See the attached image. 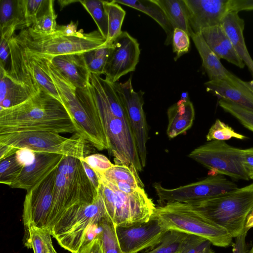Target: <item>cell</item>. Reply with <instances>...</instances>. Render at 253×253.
<instances>
[{"mask_svg":"<svg viewBox=\"0 0 253 253\" xmlns=\"http://www.w3.org/2000/svg\"><path fill=\"white\" fill-rule=\"evenodd\" d=\"M83 159L96 172L98 175H103L114 165L106 156L101 154L89 155L83 158Z\"/></svg>","mask_w":253,"mask_h":253,"instance_id":"cell-44","label":"cell"},{"mask_svg":"<svg viewBox=\"0 0 253 253\" xmlns=\"http://www.w3.org/2000/svg\"><path fill=\"white\" fill-rule=\"evenodd\" d=\"M103 3L108 21V34L105 45H110L123 32L121 28L126 12L114 0H103Z\"/></svg>","mask_w":253,"mask_h":253,"instance_id":"cell-32","label":"cell"},{"mask_svg":"<svg viewBox=\"0 0 253 253\" xmlns=\"http://www.w3.org/2000/svg\"><path fill=\"white\" fill-rule=\"evenodd\" d=\"M221 26L230 39L236 52L253 76V60L249 54L243 35L244 20L238 13H228L223 19Z\"/></svg>","mask_w":253,"mask_h":253,"instance_id":"cell-26","label":"cell"},{"mask_svg":"<svg viewBox=\"0 0 253 253\" xmlns=\"http://www.w3.org/2000/svg\"><path fill=\"white\" fill-rule=\"evenodd\" d=\"M201 34L207 44L219 59L243 69L245 64L239 56L221 25L203 29Z\"/></svg>","mask_w":253,"mask_h":253,"instance_id":"cell-21","label":"cell"},{"mask_svg":"<svg viewBox=\"0 0 253 253\" xmlns=\"http://www.w3.org/2000/svg\"><path fill=\"white\" fill-rule=\"evenodd\" d=\"M97 236L100 239L104 253H124L117 238L116 227L106 216L99 223Z\"/></svg>","mask_w":253,"mask_h":253,"instance_id":"cell-33","label":"cell"},{"mask_svg":"<svg viewBox=\"0 0 253 253\" xmlns=\"http://www.w3.org/2000/svg\"><path fill=\"white\" fill-rule=\"evenodd\" d=\"M57 168L27 191L22 215L25 227L32 225L47 229Z\"/></svg>","mask_w":253,"mask_h":253,"instance_id":"cell-13","label":"cell"},{"mask_svg":"<svg viewBox=\"0 0 253 253\" xmlns=\"http://www.w3.org/2000/svg\"><path fill=\"white\" fill-rule=\"evenodd\" d=\"M54 0H50L49 4L44 11L36 20L30 27L40 33L49 34L55 32L57 26V14L54 8Z\"/></svg>","mask_w":253,"mask_h":253,"instance_id":"cell-38","label":"cell"},{"mask_svg":"<svg viewBox=\"0 0 253 253\" xmlns=\"http://www.w3.org/2000/svg\"><path fill=\"white\" fill-rule=\"evenodd\" d=\"M187 203L235 238L245 231L247 218L253 209V183L212 198Z\"/></svg>","mask_w":253,"mask_h":253,"instance_id":"cell-4","label":"cell"},{"mask_svg":"<svg viewBox=\"0 0 253 253\" xmlns=\"http://www.w3.org/2000/svg\"><path fill=\"white\" fill-rule=\"evenodd\" d=\"M248 253H253V244L251 250L248 252Z\"/></svg>","mask_w":253,"mask_h":253,"instance_id":"cell-58","label":"cell"},{"mask_svg":"<svg viewBox=\"0 0 253 253\" xmlns=\"http://www.w3.org/2000/svg\"><path fill=\"white\" fill-rule=\"evenodd\" d=\"M205 85L208 92L219 99L229 101L253 112V94L247 88L223 80H209Z\"/></svg>","mask_w":253,"mask_h":253,"instance_id":"cell-24","label":"cell"},{"mask_svg":"<svg viewBox=\"0 0 253 253\" xmlns=\"http://www.w3.org/2000/svg\"><path fill=\"white\" fill-rule=\"evenodd\" d=\"M246 85L247 89L253 94V79L249 82H246Z\"/></svg>","mask_w":253,"mask_h":253,"instance_id":"cell-56","label":"cell"},{"mask_svg":"<svg viewBox=\"0 0 253 253\" xmlns=\"http://www.w3.org/2000/svg\"><path fill=\"white\" fill-rule=\"evenodd\" d=\"M79 2L83 6L93 18L98 31L106 39L108 34L107 16L104 9L103 0H83Z\"/></svg>","mask_w":253,"mask_h":253,"instance_id":"cell-37","label":"cell"},{"mask_svg":"<svg viewBox=\"0 0 253 253\" xmlns=\"http://www.w3.org/2000/svg\"><path fill=\"white\" fill-rule=\"evenodd\" d=\"M189 37L185 31L179 28L174 29L171 42L173 51L176 54L175 61L188 52L190 44Z\"/></svg>","mask_w":253,"mask_h":253,"instance_id":"cell-43","label":"cell"},{"mask_svg":"<svg viewBox=\"0 0 253 253\" xmlns=\"http://www.w3.org/2000/svg\"><path fill=\"white\" fill-rule=\"evenodd\" d=\"M82 165L84 169L85 173L90 181L92 184L95 190L98 192L100 185V181L99 176L96 172L85 162L83 158H80Z\"/></svg>","mask_w":253,"mask_h":253,"instance_id":"cell-52","label":"cell"},{"mask_svg":"<svg viewBox=\"0 0 253 253\" xmlns=\"http://www.w3.org/2000/svg\"><path fill=\"white\" fill-rule=\"evenodd\" d=\"M112 44H105L97 48L84 52L85 61L90 73L104 74V68L112 49Z\"/></svg>","mask_w":253,"mask_h":253,"instance_id":"cell-36","label":"cell"},{"mask_svg":"<svg viewBox=\"0 0 253 253\" xmlns=\"http://www.w3.org/2000/svg\"><path fill=\"white\" fill-rule=\"evenodd\" d=\"M50 0H24L26 28L31 27L48 6Z\"/></svg>","mask_w":253,"mask_h":253,"instance_id":"cell-42","label":"cell"},{"mask_svg":"<svg viewBox=\"0 0 253 253\" xmlns=\"http://www.w3.org/2000/svg\"><path fill=\"white\" fill-rule=\"evenodd\" d=\"M57 1L59 3V5H60L61 10H62V9L64 7L66 6L67 5H68L72 3L76 2H79V0H58Z\"/></svg>","mask_w":253,"mask_h":253,"instance_id":"cell-55","label":"cell"},{"mask_svg":"<svg viewBox=\"0 0 253 253\" xmlns=\"http://www.w3.org/2000/svg\"><path fill=\"white\" fill-rule=\"evenodd\" d=\"M78 21L76 23L73 21L67 25H57L56 31L66 35L71 36L77 34Z\"/></svg>","mask_w":253,"mask_h":253,"instance_id":"cell-53","label":"cell"},{"mask_svg":"<svg viewBox=\"0 0 253 253\" xmlns=\"http://www.w3.org/2000/svg\"><path fill=\"white\" fill-rule=\"evenodd\" d=\"M187 95V93H183L181 99L168 109V125L166 132L170 138L185 132L192 126L195 109Z\"/></svg>","mask_w":253,"mask_h":253,"instance_id":"cell-23","label":"cell"},{"mask_svg":"<svg viewBox=\"0 0 253 253\" xmlns=\"http://www.w3.org/2000/svg\"><path fill=\"white\" fill-rule=\"evenodd\" d=\"M0 80V110L21 104L39 91L14 80L2 67Z\"/></svg>","mask_w":253,"mask_h":253,"instance_id":"cell-22","label":"cell"},{"mask_svg":"<svg viewBox=\"0 0 253 253\" xmlns=\"http://www.w3.org/2000/svg\"><path fill=\"white\" fill-rule=\"evenodd\" d=\"M0 144L12 150L27 148L35 152L62 155L78 159L84 158L93 147L84 137L75 133L71 137L49 131H25L0 134Z\"/></svg>","mask_w":253,"mask_h":253,"instance_id":"cell-8","label":"cell"},{"mask_svg":"<svg viewBox=\"0 0 253 253\" xmlns=\"http://www.w3.org/2000/svg\"><path fill=\"white\" fill-rule=\"evenodd\" d=\"M68 182L66 177L57 170L53 192V200L47 229L49 231L67 209Z\"/></svg>","mask_w":253,"mask_h":253,"instance_id":"cell-29","label":"cell"},{"mask_svg":"<svg viewBox=\"0 0 253 253\" xmlns=\"http://www.w3.org/2000/svg\"><path fill=\"white\" fill-rule=\"evenodd\" d=\"M84 53L62 55L50 59L52 65L76 88H84L90 84L89 72Z\"/></svg>","mask_w":253,"mask_h":253,"instance_id":"cell-19","label":"cell"},{"mask_svg":"<svg viewBox=\"0 0 253 253\" xmlns=\"http://www.w3.org/2000/svg\"><path fill=\"white\" fill-rule=\"evenodd\" d=\"M190 236L176 231H169L158 245L144 253H180Z\"/></svg>","mask_w":253,"mask_h":253,"instance_id":"cell-34","label":"cell"},{"mask_svg":"<svg viewBox=\"0 0 253 253\" xmlns=\"http://www.w3.org/2000/svg\"><path fill=\"white\" fill-rule=\"evenodd\" d=\"M203 253H215L214 251L212 250L211 248H210L206 250Z\"/></svg>","mask_w":253,"mask_h":253,"instance_id":"cell-57","label":"cell"},{"mask_svg":"<svg viewBox=\"0 0 253 253\" xmlns=\"http://www.w3.org/2000/svg\"><path fill=\"white\" fill-rule=\"evenodd\" d=\"M189 23L194 33L205 28L220 25L228 13V0H184Z\"/></svg>","mask_w":253,"mask_h":253,"instance_id":"cell-17","label":"cell"},{"mask_svg":"<svg viewBox=\"0 0 253 253\" xmlns=\"http://www.w3.org/2000/svg\"><path fill=\"white\" fill-rule=\"evenodd\" d=\"M8 41L0 38V67L7 70V65L10 64V50Z\"/></svg>","mask_w":253,"mask_h":253,"instance_id":"cell-47","label":"cell"},{"mask_svg":"<svg viewBox=\"0 0 253 253\" xmlns=\"http://www.w3.org/2000/svg\"><path fill=\"white\" fill-rule=\"evenodd\" d=\"M51 79L60 100L81 128L84 137L99 150L110 149V144L105 130L93 94L88 90L73 86L52 65L48 63Z\"/></svg>","mask_w":253,"mask_h":253,"instance_id":"cell-2","label":"cell"},{"mask_svg":"<svg viewBox=\"0 0 253 253\" xmlns=\"http://www.w3.org/2000/svg\"><path fill=\"white\" fill-rule=\"evenodd\" d=\"M65 157L53 153L35 152L33 163L23 168L10 187L29 191L44 177L57 169Z\"/></svg>","mask_w":253,"mask_h":253,"instance_id":"cell-18","label":"cell"},{"mask_svg":"<svg viewBox=\"0 0 253 253\" xmlns=\"http://www.w3.org/2000/svg\"><path fill=\"white\" fill-rule=\"evenodd\" d=\"M193 42L202 60V65L210 81L223 80L238 86H245V81L227 70L220 59L212 51L204 41L201 33L190 34Z\"/></svg>","mask_w":253,"mask_h":253,"instance_id":"cell-20","label":"cell"},{"mask_svg":"<svg viewBox=\"0 0 253 253\" xmlns=\"http://www.w3.org/2000/svg\"><path fill=\"white\" fill-rule=\"evenodd\" d=\"M122 4L138 10L153 19L163 29L167 35L166 44L172 42L173 29L165 12L154 0H114Z\"/></svg>","mask_w":253,"mask_h":253,"instance_id":"cell-28","label":"cell"},{"mask_svg":"<svg viewBox=\"0 0 253 253\" xmlns=\"http://www.w3.org/2000/svg\"><path fill=\"white\" fill-rule=\"evenodd\" d=\"M12 38L32 53L50 59L62 55L84 53L102 46L106 42L98 31L84 33L81 30L68 36L56 30L52 34H42L30 27L21 30Z\"/></svg>","mask_w":253,"mask_h":253,"instance_id":"cell-6","label":"cell"},{"mask_svg":"<svg viewBox=\"0 0 253 253\" xmlns=\"http://www.w3.org/2000/svg\"><path fill=\"white\" fill-rule=\"evenodd\" d=\"M24 166L17 159L15 153L0 161V182L9 186L18 176Z\"/></svg>","mask_w":253,"mask_h":253,"instance_id":"cell-39","label":"cell"},{"mask_svg":"<svg viewBox=\"0 0 253 253\" xmlns=\"http://www.w3.org/2000/svg\"><path fill=\"white\" fill-rule=\"evenodd\" d=\"M243 164L250 179L253 180V147L244 149Z\"/></svg>","mask_w":253,"mask_h":253,"instance_id":"cell-51","label":"cell"},{"mask_svg":"<svg viewBox=\"0 0 253 253\" xmlns=\"http://www.w3.org/2000/svg\"><path fill=\"white\" fill-rule=\"evenodd\" d=\"M153 216L168 231H176L199 236L218 247L232 246L233 237L226 229L210 220L188 203L164 204L156 208Z\"/></svg>","mask_w":253,"mask_h":253,"instance_id":"cell-3","label":"cell"},{"mask_svg":"<svg viewBox=\"0 0 253 253\" xmlns=\"http://www.w3.org/2000/svg\"><path fill=\"white\" fill-rule=\"evenodd\" d=\"M228 13L253 10V0H228Z\"/></svg>","mask_w":253,"mask_h":253,"instance_id":"cell-46","label":"cell"},{"mask_svg":"<svg viewBox=\"0 0 253 253\" xmlns=\"http://www.w3.org/2000/svg\"><path fill=\"white\" fill-rule=\"evenodd\" d=\"M100 176L110 181H122L135 186L144 187L139 176L138 171L133 167L114 164L103 175Z\"/></svg>","mask_w":253,"mask_h":253,"instance_id":"cell-35","label":"cell"},{"mask_svg":"<svg viewBox=\"0 0 253 253\" xmlns=\"http://www.w3.org/2000/svg\"><path fill=\"white\" fill-rule=\"evenodd\" d=\"M26 229L25 245L34 253H57L53 246L51 235L46 228L30 225Z\"/></svg>","mask_w":253,"mask_h":253,"instance_id":"cell-31","label":"cell"},{"mask_svg":"<svg viewBox=\"0 0 253 253\" xmlns=\"http://www.w3.org/2000/svg\"><path fill=\"white\" fill-rule=\"evenodd\" d=\"M119 243L124 253H138L158 245L168 232L154 216L148 221L127 227H116Z\"/></svg>","mask_w":253,"mask_h":253,"instance_id":"cell-15","label":"cell"},{"mask_svg":"<svg viewBox=\"0 0 253 253\" xmlns=\"http://www.w3.org/2000/svg\"><path fill=\"white\" fill-rule=\"evenodd\" d=\"M218 104L223 110L236 118L245 127L253 131V112L224 99H219Z\"/></svg>","mask_w":253,"mask_h":253,"instance_id":"cell-41","label":"cell"},{"mask_svg":"<svg viewBox=\"0 0 253 253\" xmlns=\"http://www.w3.org/2000/svg\"><path fill=\"white\" fill-rule=\"evenodd\" d=\"M165 12L173 29H181L190 37L192 32L184 0H154Z\"/></svg>","mask_w":253,"mask_h":253,"instance_id":"cell-30","label":"cell"},{"mask_svg":"<svg viewBox=\"0 0 253 253\" xmlns=\"http://www.w3.org/2000/svg\"><path fill=\"white\" fill-rule=\"evenodd\" d=\"M98 176L99 190L107 216L115 227L138 225L151 218L156 207L144 188L140 187L132 193H126L103 176Z\"/></svg>","mask_w":253,"mask_h":253,"instance_id":"cell-7","label":"cell"},{"mask_svg":"<svg viewBox=\"0 0 253 253\" xmlns=\"http://www.w3.org/2000/svg\"><path fill=\"white\" fill-rule=\"evenodd\" d=\"M243 151L224 141L212 140L194 149L188 157L208 169L211 175L249 180L243 164Z\"/></svg>","mask_w":253,"mask_h":253,"instance_id":"cell-10","label":"cell"},{"mask_svg":"<svg viewBox=\"0 0 253 253\" xmlns=\"http://www.w3.org/2000/svg\"><path fill=\"white\" fill-rule=\"evenodd\" d=\"M15 155L18 161L24 167L32 164L35 159V152L27 148L18 149Z\"/></svg>","mask_w":253,"mask_h":253,"instance_id":"cell-48","label":"cell"},{"mask_svg":"<svg viewBox=\"0 0 253 253\" xmlns=\"http://www.w3.org/2000/svg\"><path fill=\"white\" fill-rule=\"evenodd\" d=\"M78 253H104L102 243L96 236L89 242L83 246Z\"/></svg>","mask_w":253,"mask_h":253,"instance_id":"cell-49","label":"cell"},{"mask_svg":"<svg viewBox=\"0 0 253 253\" xmlns=\"http://www.w3.org/2000/svg\"><path fill=\"white\" fill-rule=\"evenodd\" d=\"M132 76L124 83H113L124 106L129 123L134 137L141 164L144 168L146 164V143L148 130L143 109V95L142 90L136 92L132 85Z\"/></svg>","mask_w":253,"mask_h":253,"instance_id":"cell-12","label":"cell"},{"mask_svg":"<svg viewBox=\"0 0 253 253\" xmlns=\"http://www.w3.org/2000/svg\"><path fill=\"white\" fill-rule=\"evenodd\" d=\"M252 228H253V209L248 215L245 225V229L248 231Z\"/></svg>","mask_w":253,"mask_h":253,"instance_id":"cell-54","label":"cell"},{"mask_svg":"<svg viewBox=\"0 0 253 253\" xmlns=\"http://www.w3.org/2000/svg\"><path fill=\"white\" fill-rule=\"evenodd\" d=\"M106 134L109 140V151L115 164L134 167L138 171L143 168L129 123L114 116L100 95L89 84Z\"/></svg>","mask_w":253,"mask_h":253,"instance_id":"cell-9","label":"cell"},{"mask_svg":"<svg viewBox=\"0 0 253 253\" xmlns=\"http://www.w3.org/2000/svg\"><path fill=\"white\" fill-rule=\"evenodd\" d=\"M21 46L26 65L40 88L43 89L61 101L58 91L49 74V59L34 54Z\"/></svg>","mask_w":253,"mask_h":253,"instance_id":"cell-27","label":"cell"},{"mask_svg":"<svg viewBox=\"0 0 253 253\" xmlns=\"http://www.w3.org/2000/svg\"><path fill=\"white\" fill-rule=\"evenodd\" d=\"M232 138L239 139H244L247 137L242 134L236 132L229 125L217 119L211 126L206 135L207 140L225 141Z\"/></svg>","mask_w":253,"mask_h":253,"instance_id":"cell-40","label":"cell"},{"mask_svg":"<svg viewBox=\"0 0 253 253\" xmlns=\"http://www.w3.org/2000/svg\"><path fill=\"white\" fill-rule=\"evenodd\" d=\"M26 28L24 0H0V38L9 40L16 30Z\"/></svg>","mask_w":253,"mask_h":253,"instance_id":"cell-25","label":"cell"},{"mask_svg":"<svg viewBox=\"0 0 253 253\" xmlns=\"http://www.w3.org/2000/svg\"><path fill=\"white\" fill-rule=\"evenodd\" d=\"M140 50L137 40L126 31L112 43V49L104 71L105 79L111 83L135 70L138 63Z\"/></svg>","mask_w":253,"mask_h":253,"instance_id":"cell-14","label":"cell"},{"mask_svg":"<svg viewBox=\"0 0 253 253\" xmlns=\"http://www.w3.org/2000/svg\"><path fill=\"white\" fill-rule=\"evenodd\" d=\"M25 131L75 132L84 137L62 102L41 88L22 104L0 110V134Z\"/></svg>","mask_w":253,"mask_h":253,"instance_id":"cell-1","label":"cell"},{"mask_svg":"<svg viewBox=\"0 0 253 253\" xmlns=\"http://www.w3.org/2000/svg\"><path fill=\"white\" fill-rule=\"evenodd\" d=\"M153 186L162 205L171 202L189 203L215 197L238 188L233 182L222 175H211L200 181L169 189L164 187L160 183Z\"/></svg>","mask_w":253,"mask_h":253,"instance_id":"cell-11","label":"cell"},{"mask_svg":"<svg viewBox=\"0 0 253 253\" xmlns=\"http://www.w3.org/2000/svg\"><path fill=\"white\" fill-rule=\"evenodd\" d=\"M68 182L67 209L79 204L92 203L98 195L80 159L65 157L57 168Z\"/></svg>","mask_w":253,"mask_h":253,"instance_id":"cell-16","label":"cell"},{"mask_svg":"<svg viewBox=\"0 0 253 253\" xmlns=\"http://www.w3.org/2000/svg\"><path fill=\"white\" fill-rule=\"evenodd\" d=\"M211 245L206 239L191 235L180 253H203L211 248Z\"/></svg>","mask_w":253,"mask_h":253,"instance_id":"cell-45","label":"cell"},{"mask_svg":"<svg viewBox=\"0 0 253 253\" xmlns=\"http://www.w3.org/2000/svg\"><path fill=\"white\" fill-rule=\"evenodd\" d=\"M107 216L101 195L90 204H79L67 209L49 232L59 245L71 253H78L88 243L89 233L98 227Z\"/></svg>","mask_w":253,"mask_h":253,"instance_id":"cell-5","label":"cell"},{"mask_svg":"<svg viewBox=\"0 0 253 253\" xmlns=\"http://www.w3.org/2000/svg\"><path fill=\"white\" fill-rule=\"evenodd\" d=\"M248 231L245 229L242 233L235 238V242L232 244V253H248L246 239Z\"/></svg>","mask_w":253,"mask_h":253,"instance_id":"cell-50","label":"cell"}]
</instances>
